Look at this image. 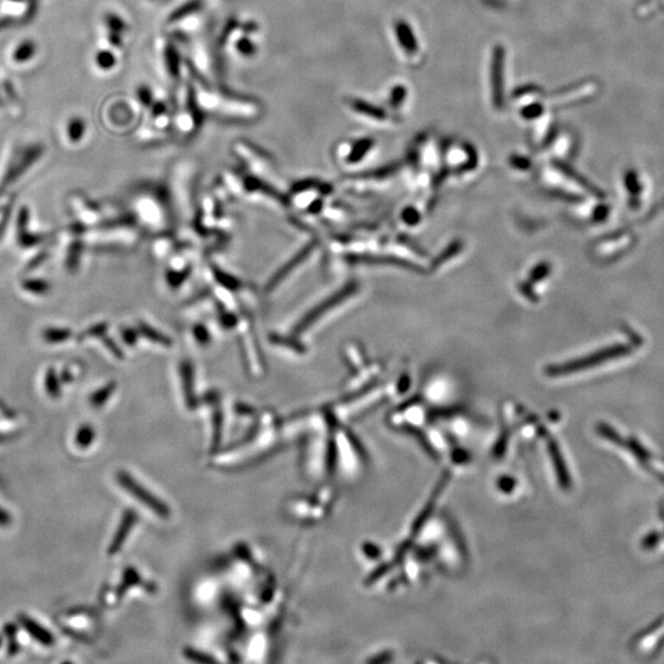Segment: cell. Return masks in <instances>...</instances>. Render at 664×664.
<instances>
[{"label": "cell", "mask_w": 664, "mask_h": 664, "mask_svg": "<svg viewBox=\"0 0 664 664\" xmlns=\"http://www.w3.org/2000/svg\"><path fill=\"white\" fill-rule=\"evenodd\" d=\"M191 84L197 105L203 115L230 122H254L261 117L263 106L249 96L237 95L205 81L191 68Z\"/></svg>", "instance_id": "obj_1"}, {"label": "cell", "mask_w": 664, "mask_h": 664, "mask_svg": "<svg viewBox=\"0 0 664 664\" xmlns=\"http://www.w3.org/2000/svg\"><path fill=\"white\" fill-rule=\"evenodd\" d=\"M172 126L181 136H195L202 125L203 112L197 105L191 84V66L174 85L172 100Z\"/></svg>", "instance_id": "obj_2"}, {"label": "cell", "mask_w": 664, "mask_h": 664, "mask_svg": "<svg viewBox=\"0 0 664 664\" xmlns=\"http://www.w3.org/2000/svg\"><path fill=\"white\" fill-rule=\"evenodd\" d=\"M258 36L260 26L256 21L232 18L221 31L219 46L221 50L232 53L234 57L251 60L258 53Z\"/></svg>", "instance_id": "obj_3"}, {"label": "cell", "mask_w": 664, "mask_h": 664, "mask_svg": "<svg viewBox=\"0 0 664 664\" xmlns=\"http://www.w3.org/2000/svg\"><path fill=\"white\" fill-rule=\"evenodd\" d=\"M207 24V6L203 0H188L166 19L167 35L177 42L200 34Z\"/></svg>", "instance_id": "obj_4"}, {"label": "cell", "mask_w": 664, "mask_h": 664, "mask_svg": "<svg viewBox=\"0 0 664 664\" xmlns=\"http://www.w3.org/2000/svg\"><path fill=\"white\" fill-rule=\"evenodd\" d=\"M154 47L159 76L170 85H175L186 74L190 67L182 55L181 47L169 35L158 37Z\"/></svg>", "instance_id": "obj_5"}, {"label": "cell", "mask_w": 664, "mask_h": 664, "mask_svg": "<svg viewBox=\"0 0 664 664\" xmlns=\"http://www.w3.org/2000/svg\"><path fill=\"white\" fill-rule=\"evenodd\" d=\"M232 151L235 158L247 166V170L251 172L254 177L265 181L276 177L275 161L258 146H254L251 141L237 139L233 143Z\"/></svg>", "instance_id": "obj_6"}, {"label": "cell", "mask_w": 664, "mask_h": 664, "mask_svg": "<svg viewBox=\"0 0 664 664\" xmlns=\"http://www.w3.org/2000/svg\"><path fill=\"white\" fill-rule=\"evenodd\" d=\"M117 481L121 483L122 487L131 493L132 496H134L139 502L146 504V507L151 509L154 513L159 514L164 518L166 516H169V509L165 504L159 501L153 493L146 490L144 486H141V483H137L130 473L120 471L117 473Z\"/></svg>", "instance_id": "obj_7"}, {"label": "cell", "mask_w": 664, "mask_h": 664, "mask_svg": "<svg viewBox=\"0 0 664 664\" xmlns=\"http://www.w3.org/2000/svg\"><path fill=\"white\" fill-rule=\"evenodd\" d=\"M348 110L353 115L362 118L364 121L371 122L373 125H385L389 121L387 112L379 109L378 106L372 105L368 101L358 99V97H348L345 101Z\"/></svg>", "instance_id": "obj_8"}, {"label": "cell", "mask_w": 664, "mask_h": 664, "mask_svg": "<svg viewBox=\"0 0 664 664\" xmlns=\"http://www.w3.org/2000/svg\"><path fill=\"white\" fill-rule=\"evenodd\" d=\"M40 52V47L37 42L32 39H22L11 46L8 52V62L11 66L21 67L30 66L35 61Z\"/></svg>", "instance_id": "obj_9"}, {"label": "cell", "mask_w": 664, "mask_h": 664, "mask_svg": "<svg viewBox=\"0 0 664 664\" xmlns=\"http://www.w3.org/2000/svg\"><path fill=\"white\" fill-rule=\"evenodd\" d=\"M0 96L4 105V110L9 112L13 118H20L24 112V106L14 83L9 76L0 71Z\"/></svg>", "instance_id": "obj_10"}, {"label": "cell", "mask_w": 664, "mask_h": 664, "mask_svg": "<svg viewBox=\"0 0 664 664\" xmlns=\"http://www.w3.org/2000/svg\"><path fill=\"white\" fill-rule=\"evenodd\" d=\"M504 50L497 47L493 52L491 62V86H492L493 105L501 107L504 101Z\"/></svg>", "instance_id": "obj_11"}, {"label": "cell", "mask_w": 664, "mask_h": 664, "mask_svg": "<svg viewBox=\"0 0 664 664\" xmlns=\"http://www.w3.org/2000/svg\"><path fill=\"white\" fill-rule=\"evenodd\" d=\"M374 141L369 138H362L357 141H345L338 148V155L346 164L353 165L358 161L362 160L367 155L368 151L372 149Z\"/></svg>", "instance_id": "obj_12"}, {"label": "cell", "mask_w": 664, "mask_h": 664, "mask_svg": "<svg viewBox=\"0 0 664 664\" xmlns=\"http://www.w3.org/2000/svg\"><path fill=\"white\" fill-rule=\"evenodd\" d=\"M88 128H89L88 122H86L84 117L79 116V115H73V116L68 117L64 121L63 130H62L63 138L68 144L78 146V144H81V141H84L86 133H88Z\"/></svg>", "instance_id": "obj_13"}, {"label": "cell", "mask_w": 664, "mask_h": 664, "mask_svg": "<svg viewBox=\"0 0 664 664\" xmlns=\"http://www.w3.org/2000/svg\"><path fill=\"white\" fill-rule=\"evenodd\" d=\"M120 58L121 55H117L116 52L99 46V48L92 55V66L96 71L101 74H107L117 69L120 64Z\"/></svg>", "instance_id": "obj_14"}, {"label": "cell", "mask_w": 664, "mask_h": 664, "mask_svg": "<svg viewBox=\"0 0 664 664\" xmlns=\"http://www.w3.org/2000/svg\"><path fill=\"white\" fill-rule=\"evenodd\" d=\"M395 34H396L399 46L401 47V50L406 53L408 58H415L416 55H418L420 53L418 42L408 24H406L405 21H399L395 26Z\"/></svg>", "instance_id": "obj_15"}, {"label": "cell", "mask_w": 664, "mask_h": 664, "mask_svg": "<svg viewBox=\"0 0 664 664\" xmlns=\"http://www.w3.org/2000/svg\"><path fill=\"white\" fill-rule=\"evenodd\" d=\"M136 520L137 516L133 511H127L126 513L123 514L120 527L117 529L116 534H115V537L112 539L110 548H109V553H110V555L118 553V551L121 550L122 545L126 541L128 534L131 533L132 528H133V525L136 523Z\"/></svg>", "instance_id": "obj_16"}, {"label": "cell", "mask_w": 664, "mask_h": 664, "mask_svg": "<svg viewBox=\"0 0 664 664\" xmlns=\"http://www.w3.org/2000/svg\"><path fill=\"white\" fill-rule=\"evenodd\" d=\"M19 621H20L21 626L24 628L26 632L30 635L31 637L36 639L37 642H40L41 644L52 646L55 642L53 635L50 634V631L45 629L42 625L39 624L36 620L31 619L29 616L22 614L19 616Z\"/></svg>", "instance_id": "obj_17"}, {"label": "cell", "mask_w": 664, "mask_h": 664, "mask_svg": "<svg viewBox=\"0 0 664 664\" xmlns=\"http://www.w3.org/2000/svg\"><path fill=\"white\" fill-rule=\"evenodd\" d=\"M94 439H95V431L89 424L81 426L78 429L76 434V444L79 448L85 449L90 447L91 443L94 442Z\"/></svg>", "instance_id": "obj_18"}, {"label": "cell", "mask_w": 664, "mask_h": 664, "mask_svg": "<svg viewBox=\"0 0 664 664\" xmlns=\"http://www.w3.org/2000/svg\"><path fill=\"white\" fill-rule=\"evenodd\" d=\"M115 390V387L113 385H106V387H101L100 390H97L95 393L91 395L90 403L92 406L95 408H100L104 403L107 401V399L110 398L112 393Z\"/></svg>", "instance_id": "obj_19"}, {"label": "cell", "mask_w": 664, "mask_h": 664, "mask_svg": "<svg viewBox=\"0 0 664 664\" xmlns=\"http://www.w3.org/2000/svg\"><path fill=\"white\" fill-rule=\"evenodd\" d=\"M45 387L46 392L53 398H57L61 394V384L53 371H48L46 374Z\"/></svg>", "instance_id": "obj_20"}, {"label": "cell", "mask_w": 664, "mask_h": 664, "mask_svg": "<svg viewBox=\"0 0 664 664\" xmlns=\"http://www.w3.org/2000/svg\"><path fill=\"white\" fill-rule=\"evenodd\" d=\"M46 341L48 343H62L69 336V331L62 330V328H47L45 333Z\"/></svg>", "instance_id": "obj_21"}, {"label": "cell", "mask_w": 664, "mask_h": 664, "mask_svg": "<svg viewBox=\"0 0 664 664\" xmlns=\"http://www.w3.org/2000/svg\"><path fill=\"white\" fill-rule=\"evenodd\" d=\"M25 288L29 292L42 294V293L47 292L48 283L42 281V279H31V281H27L25 283Z\"/></svg>", "instance_id": "obj_22"}, {"label": "cell", "mask_w": 664, "mask_h": 664, "mask_svg": "<svg viewBox=\"0 0 664 664\" xmlns=\"http://www.w3.org/2000/svg\"><path fill=\"white\" fill-rule=\"evenodd\" d=\"M405 97V89L403 90V88H393L392 89V92H390V102L393 106H399V100H403Z\"/></svg>", "instance_id": "obj_23"}, {"label": "cell", "mask_w": 664, "mask_h": 664, "mask_svg": "<svg viewBox=\"0 0 664 664\" xmlns=\"http://www.w3.org/2000/svg\"><path fill=\"white\" fill-rule=\"evenodd\" d=\"M11 516L8 514L6 511H4L3 509H0V525H1V527H6V525H9V524H11Z\"/></svg>", "instance_id": "obj_24"}, {"label": "cell", "mask_w": 664, "mask_h": 664, "mask_svg": "<svg viewBox=\"0 0 664 664\" xmlns=\"http://www.w3.org/2000/svg\"><path fill=\"white\" fill-rule=\"evenodd\" d=\"M0 112H6L4 105H3V101H1V96H0Z\"/></svg>", "instance_id": "obj_25"}, {"label": "cell", "mask_w": 664, "mask_h": 664, "mask_svg": "<svg viewBox=\"0 0 664 664\" xmlns=\"http://www.w3.org/2000/svg\"><path fill=\"white\" fill-rule=\"evenodd\" d=\"M1 642H3V639H1V637H0V646H1Z\"/></svg>", "instance_id": "obj_26"}]
</instances>
